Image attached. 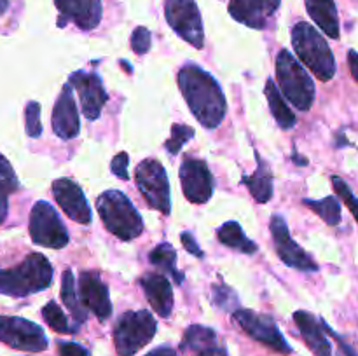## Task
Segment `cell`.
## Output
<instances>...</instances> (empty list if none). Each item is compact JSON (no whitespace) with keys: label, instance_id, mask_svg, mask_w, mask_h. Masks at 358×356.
Returning <instances> with one entry per match:
<instances>
[{"label":"cell","instance_id":"obj_1","mask_svg":"<svg viewBox=\"0 0 358 356\" xmlns=\"http://www.w3.org/2000/svg\"><path fill=\"white\" fill-rule=\"evenodd\" d=\"M177 82L192 115L203 128H217L227 110L226 96L217 80L198 65H185L178 70Z\"/></svg>","mask_w":358,"mask_h":356},{"label":"cell","instance_id":"obj_2","mask_svg":"<svg viewBox=\"0 0 358 356\" xmlns=\"http://www.w3.org/2000/svg\"><path fill=\"white\" fill-rule=\"evenodd\" d=\"M52 281V267L42 253H31L17 267L0 269V293L27 297L45 290Z\"/></svg>","mask_w":358,"mask_h":356},{"label":"cell","instance_id":"obj_3","mask_svg":"<svg viewBox=\"0 0 358 356\" xmlns=\"http://www.w3.org/2000/svg\"><path fill=\"white\" fill-rule=\"evenodd\" d=\"M297 58L320 80L327 82L336 75V58L327 40L311 24L299 21L290 31Z\"/></svg>","mask_w":358,"mask_h":356},{"label":"cell","instance_id":"obj_4","mask_svg":"<svg viewBox=\"0 0 358 356\" xmlns=\"http://www.w3.org/2000/svg\"><path fill=\"white\" fill-rule=\"evenodd\" d=\"M96 209L108 232L121 241H131L142 234V216L121 191L101 192L96 199Z\"/></svg>","mask_w":358,"mask_h":356},{"label":"cell","instance_id":"obj_5","mask_svg":"<svg viewBox=\"0 0 358 356\" xmlns=\"http://www.w3.org/2000/svg\"><path fill=\"white\" fill-rule=\"evenodd\" d=\"M276 77L280 91L287 100L297 110H310L315 101V84L287 49H282L276 56Z\"/></svg>","mask_w":358,"mask_h":356},{"label":"cell","instance_id":"obj_6","mask_svg":"<svg viewBox=\"0 0 358 356\" xmlns=\"http://www.w3.org/2000/svg\"><path fill=\"white\" fill-rule=\"evenodd\" d=\"M156 318L145 309L121 314L114 327V344L119 356H135L154 339Z\"/></svg>","mask_w":358,"mask_h":356},{"label":"cell","instance_id":"obj_7","mask_svg":"<svg viewBox=\"0 0 358 356\" xmlns=\"http://www.w3.org/2000/svg\"><path fill=\"white\" fill-rule=\"evenodd\" d=\"M136 187L142 192L149 208L157 209L163 215H170L171 199L168 175L157 159H143L135 171Z\"/></svg>","mask_w":358,"mask_h":356},{"label":"cell","instance_id":"obj_8","mask_svg":"<svg viewBox=\"0 0 358 356\" xmlns=\"http://www.w3.org/2000/svg\"><path fill=\"white\" fill-rule=\"evenodd\" d=\"M30 237L35 244L45 248H65L69 244V232L49 202L37 201L30 212Z\"/></svg>","mask_w":358,"mask_h":356},{"label":"cell","instance_id":"obj_9","mask_svg":"<svg viewBox=\"0 0 358 356\" xmlns=\"http://www.w3.org/2000/svg\"><path fill=\"white\" fill-rule=\"evenodd\" d=\"M164 16L168 24L185 42L201 49L205 44L201 14L194 0H166L164 2Z\"/></svg>","mask_w":358,"mask_h":356},{"label":"cell","instance_id":"obj_10","mask_svg":"<svg viewBox=\"0 0 358 356\" xmlns=\"http://www.w3.org/2000/svg\"><path fill=\"white\" fill-rule=\"evenodd\" d=\"M233 320L241 327V330L252 337L254 341L261 342L266 348L273 349L280 355H290L292 348L285 341L280 328L276 327L275 321L266 314H259L250 309H240L233 313Z\"/></svg>","mask_w":358,"mask_h":356},{"label":"cell","instance_id":"obj_11","mask_svg":"<svg viewBox=\"0 0 358 356\" xmlns=\"http://www.w3.org/2000/svg\"><path fill=\"white\" fill-rule=\"evenodd\" d=\"M0 342L27 353H42L49 344L38 325L17 316H0Z\"/></svg>","mask_w":358,"mask_h":356},{"label":"cell","instance_id":"obj_12","mask_svg":"<svg viewBox=\"0 0 358 356\" xmlns=\"http://www.w3.org/2000/svg\"><path fill=\"white\" fill-rule=\"evenodd\" d=\"M269 229H271L276 253L282 258L283 264L303 272L318 271V264L313 260V257H311L310 253H306V251L290 237L289 227H287L285 220H283L282 216H273L271 223H269Z\"/></svg>","mask_w":358,"mask_h":356},{"label":"cell","instance_id":"obj_13","mask_svg":"<svg viewBox=\"0 0 358 356\" xmlns=\"http://www.w3.org/2000/svg\"><path fill=\"white\" fill-rule=\"evenodd\" d=\"M178 175L187 201L194 205H205L210 201L213 194V178L205 161L185 157Z\"/></svg>","mask_w":358,"mask_h":356},{"label":"cell","instance_id":"obj_14","mask_svg":"<svg viewBox=\"0 0 358 356\" xmlns=\"http://www.w3.org/2000/svg\"><path fill=\"white\" fill-rule=\"evenodd\" d=\"M69 84L77 91L80 100V107H83V114L86 115L90 121L100 117L101 108L107 103L108 96L105 91L103 84H101L100 77L96 73L90 72H73L70 75Z\"/></svg>","mask_w":358,"mask_h":356},{"label":"cell","instance_id":"obj_15","mask_svg":"<svg viewBox=\"0 0 358 356\" xmlns=\"http://www.w3.org/2000/svg\"><path fill=\"white\" fill-rule=\"evenodd\" d=\"M79 299L87 311L94 314L100 321H107L112 314L108 288L101 281L100 274L94 271H84L79 278Z\"/></svg>","mask_w":358,"mask_h":356},{"label":"cell","instance_id":"obj_16","mask_svg":"<svg viewBox=\"0 0 358 356\" xmlns=\"http://www.w3.org/2000/svg\"><path fill=\"white\" fill-rule=\"evenodd\" d=\"M52 195L58 202L59 208L65 212L69 218L77 223H90L91 222V209L86 201L83 188L70 178H58L52 184Z\"/></svg>","mask_w":358,"mask_h":356},{"label":"cell","instance_id":"obj_17","mask_svg":"<svg viewBox=\"0 0 358 356\" xmlns=\"http://www.w3.org/2000/svg\"><path fill=\"white\" fill-rule=\"evenodd\" d=\"M55 6L59 10V27L72 21L80 30H93L101 21V0H55Z\"/></svg>","mask_w":358,"mask_h":356},{"label":"cell","instance_id":"obj_18","mask_svg":"<svg viewBox=\"0 0 358 356\" xmlns=\"http://www.w3.org/2000/svg\"><path fill=\"white\" fill-rule=\"evenodd\" d=\"M52 131L62 140H72L80 133L79 110L72 94V86L69 82L63 86L62 94L52 108Z\"/></svg>","mask_w":358,"mask_h":356},{"label":"cell","instance_id":"obj_19","mask_svg":"<svg viewBox=\"0 0 358 356\" xmlns=\"http://www.w3.org/2000/svg\"><path fill=\"white\" fill-rule=\"evenodd\" d=\"M282 0H229V14L247 27L262 30Z\"/></svg>","mask_w":358,"mask_h":356},{"label":"cell","instance_id":"obj_20","mask_svg":"<svg viewBox=\"0 0 358 356\" xmlns=\"http://www.w3.org/2000/svg\"><path fill=\"white\" fill-rule=\"evenodd\" d=\"M140 285H142L152 309L161 318L170 316L171 311H173V290H171V285L166 279V276L157 274V272L145 274L140 279Z\"/></svg>","mask_w":358,"mask_h":356},{"label":"cell","instance_id":"obj_21","mask_svg":"<svg viewBox=\"0 0 358 356\" xmlns=\"http://www.w3.org/2000/svg\"><path fill=\"white\" fill-rule=\"evenodd\" d=\"M294 321H296L301 335H303V339L310 346L315 356H332L331 342L327 341L325 334L322 332L320 323L315 320L313 314L306 313V311H296Z\"/></svg>","mask_w":358,"mask_h":356},{"label":"cell","instance_id":"obj_22","mask_svg":"<svg viewBox=\"0 0 358 356\" xmlns=\"http://www.w3.org/2000/svg\"><path fill=\"white\" fill-rule=\"evenodd\" d=\"M308 14L327 37L339 38V17L334 0H304Z\"/></svg>","mask_w":358,"mask_h":356},{"label":"cell","instance_id":"obj_23","mask_svg":"<svg viewBox=\"0 0 358 356\" xmlns=\"http://www.w3.org/2000/svg\"><path fill=\"white\" fill-rule=\"evenodd\" d=\"M255 159H257V170L250 177L245 175L241 184L247 185L252 198L262 205V202H268L273 198V173L268 164H266V161H262L259 154H255Z\"/></svg>","mask_w":358,"mask_h":356},{"label":"cell","instance_id":"obj_24","mask_svg":"<svg viewBox=\"0 0 358 356\" xmlns=\"http://www.w3.org/2000/svg\"><path fill=\"white\" fill-rule=\"evenodd\" d=\"M266 98H268L269 108H271V114L275 117V121L278 122V126L282 129H292L296 126V115L294 112L287 107L285 100L282 96V91L278 89L273 79H268L266 82Z\"/></svg>","mask_w":358,"mask_h":356},{"label":"cell","instance_id":"obj_25","mask_svg":"<svg viewBox=\"0 0 358 356\" xmlns=\"http://www.w3.org/2000/svg\"><path fill=\"white\" fill-rule=\"evenodd\" d=\"M217 236H219V241L226 246L233 248V250L241 251V253H255L257 251V244L254 241L248 239L245 236L243 229L238 222L231 220V222H226L219 230H217Z\"/></svg>","mask_w":358,"mask_h":356},{"label":"cell","instance_id":"obj_26","mask_svg":"<svg viewBox=\"0 0 358 356\" xmlns=\"http://www.w3.org/2000/svg\"><path fill=\"white\" fill-rule=\"evenodd\" d=\"M62 300L69 311L72 313L73 320L77 321V325L86 323L87 320V309L83 306L79 299V292L76 290V279H73V274L70 269H66L63 272L62 278Z\"/></svg>","mask_w":358,"mask_h":356},{"label":"cell","instance_id":"obj_27","mask_svg":"<svg viewBox=\"0 0 358 356\" xmlns=\"http://www.w3.org/2000/svg\"><path fill=\"white\" fill-rule=\"evenodd\" d=\"M217 335L212 328L203 327V325H192L185 330L184 341H182V351L201 353L205 349L215 348Z\"/></svg>","mask_w":358,"mask_h":356},{"label":"cell","instance_id":"obj_28","mask_svg":"<svg viewBox=\"0 0 358 356\" xmlns=\"http://www.w3.org/2000/svg\"><path fill=\"white\" fill-rule=\"evenodd\" d=\"M149 260L152 262L156 267L166 271V274H171V278L175 279L177 285L184 283V272H180L177 267H175V262H177V251H175V248L171 246L170 243L157 244V246L150 251Z\"/></svg>","mask_w":358,"mask_h":356},{"label":"cell","instance_id":"obj_29","mask_svg":"<svg viewBox=\"0 0 358 356\" xmlns=\"http://www.w3.org/2000/svg\"><path fill=\"white\" fill-rule=\"evenodd\" d=\"M304 206L311 209V212L317 213L320 218L325 220L327 225H338L341 222V206L339 201L334 195H329V198L320 199V201H315V199H304Z\"/></svg>","mask_w":358,"mask_h":356},{"label":"cell","instance_id":"obj_30","mask_svg":"<svg viewBox=\"0 0 358 356\" xmlns=\"http://www.w3.org/2000/svg\"><path fill=\"white\" fill-rule=\"evenodd\" d=\"M42 316H44L45 323H48L52 330L58 332V334H76V328L70 327L65 313H63L62 307H59L55 300H51V302H48L42 307Z\"/></svg>","mask_w":358,"mask_h":356},{"label":"cell","instance_id":"obj_31","mask_svg":"<svg viewBox=\"0 0 358 356\" xmlns=\"http://www.w3.org/2000/svg\"><path fill=\"white\" fill-rule=\"evenodd\" d=\"M192 136H194V129H192L191 126L173 124L171 126V136L166 140L164 147H166V150L171 156H177V154L180 152L182 147H184L189 140H192Z\"/></svg>","mask_w":358,"mask_h":356},{"label":"cell","instance_id":"obj_32","mask_svg":"<svg viewBox=\"0 0 358 356\" xmlns=\"http://www.w3.org/2000/svg\"><path fill=\"white\" fill-rule=\"evenodd\" d=\"M24 121H27V135L30 138H38L42 135L41 124V105L37 101H28L24 107Z\"/></svg>","mask_w":358,"mask_h":356},{"label":"cell","instance_id":"obj_33","mask_svg":"<svg viewBox=\"0 0 358 356\" xmlns=\"http://www.w3.org/2000/svg\"><path fill=\"white\" fill-rule=\"evenodd\" d=\"M331 180H332V187H334V191L338 192L339 198L346 202V206H348L352 215L355 216V220L358 222V199L353 195L352 188H350L348 184H346L341 177H338V175L331 177Z\"/></svg>","mask_w":358,"mask_h":356},{"label":"cell","instance_id":"obj_34","mask_svg":"<svg viewBox=\"0 0 358 356\" xmlns=\"http://www.w3.org/2000/svg\"><path fill=\"white\" fill-rule=\"evenodd\" d=\"M150 44H152V37H150V31L145 27H138L133 30L131 34V49L136 54H145L149 52Z\"/></svg>","mask_w":358,"mask_h":356},{"label":"cell","instance_id":"obj_35","mask_svg":"<svg viewBox=\"0 0 358 356\" xmlns=\"http://www.w3.org/2000/svg\"><path fill=\"white\" fill-rule=\"evenodd\" d=\"M213 302H215L217 306L224 307V309H229L231 306H234V304L238 302V299L233 293V290L222 283V285L213 286Z\"/></svg>","mask_w":358,"mask_h":356},{"label":"cell","instance_id":"obj_36","mask_svg":"<svg viewBox=\"0 0 358 356\" xmlns=\"http://www.w3.org/2000/svg\"><path fill=\"white\" fill-rule=\"evenodd\" d=\"M0 181H2V184H6L7 187L13 188V191H16V188L20 187L13 166H10L9 161H7L2 154H0Z\"/></svg>","mask_w":358,"mask_h":356},{"label":"cell","instance_id":"obj_37","mask_svg":"<svg viewBox=\"0 0 358 356\" xmlns=\"http://www.w3.org/2000/svg\"><path fill=\"white\" fill-rule=\"evenodd\" d=\"M128 166H129V156L126 152L117 154L110 163L112 173H114L117 178H121V180H128L129 178Z\"/></svg>","mask_w":358,"mask_h":356},{"label":"cell","instance_id":"obj_38","mask_svg":"<svg viewBox=\"0 0 358 356\" xmlns=\"http://www.w3.org/2000/svg\"><path fill=\"white\" fill-rule=\"evenodd\" d=\"M58 353L59 356H90L87 349L77 342H59Z\"/></svg>","mask_w":358,"mask_h":356},{"label":"cell","instance_id":"obj_39","mask_svg":"<svg viewBox=\"0 0 358 356\" xmlns=\"http://www.w3.org/2000/svg\"><path fill=\"white\" fill-rule=\"evenodd\" d=\"M180 241H182V244H184L185 250H187L189 253L196 255V257H199V258L203 257V250L199 248V244L196 243L194 236H192L191 232H187V230H185V232H182L180 234Z\"/></svg>","mask_w":358,"mask_h":356},{"label":"cell","instance_id":"obj_40","mask_svg":"<svg viewBox=\"0 0 358 356\" xmlns=\"http://www.w3.org/2000/svg\"><path fill=\"white\" fill-rule=\"evenodd\" d=\"M322 325H324V328H325V330H327L329 334H331L332 337H334L336 341H338V344H339V349H341V351H343V355H345V356H358L355 349H353L352 346L348 344V342H345V339H343V337H339V335L336 334V332L332 330V328L329 327L327 323H324V321H322Z\"/></svg>","mask_w":358,"mask_h":356},{"label":"cell","instance_id":"obj_41","mask_svg":"<svg viewBox=\"0 0 358 356\" xmlns=\"http://www.w3.org/2000/svg\"><path fill=\"white\" fill-rule=\"evenodd\" d=\"M10 192H14L13 188L7 187L6 184L0 181V223H2L7 216V206H9V202H7V195H9Z\"/></svg>","mask_w":358,"mask_h":356},{"label":"cell","instance_id":"obj_42","mask_svg":"<svg viewBox=\"0 0 358 356\" xmlns=\"http://www.w3.org/2000/svg\"><path fill=\"white\" fill-rule=\"evenodd\" d=\"M348 65H350V72H352L353 79L358 82V52L355 49L348 51Z\"/></svg>","mask_w":358,"mask_h":356},{"label":"cell","instance_id":"obj_43","mask_svg":"<svg viewBox=\"0 0 358 356\" xmlns=\"http://www.w3.org/2000/svg\"><path fill=\"white\" fill-rule=\"evenodd\" d=\"M145 356H178V353L175 351L170 346H159V348L152 349L150 353H147Z\"/></svg>","mask_w":358,"mask_h":356},{"label":"cell","instance_id":"obj_44","mask_svg":"<svg viewBox=\"0 0 358 356\" xmlns=\"http://www.w3.org/2000/svg\"><path fill=\"white\" fill-rule=\"evenodd\" d=\"M196 356H227V353H226V349L215 346V348H210V349H205V351L198 353Z\"/></svg>","mask_w":358,"mask_h":356},{"label":"cell","instance_id":"obj_45","mask_svg":"<svg viewBox=\"0 0 358 356\" xmlns=\"http://www.w3.org/2000/svg\"><path fill=\"white\" fill-rule=\"evenodd\" d=\"M7 7H9V0H0V16L6 13Z\"/></svg>","mask_w":358,"mask_h":356}]
</instances>
